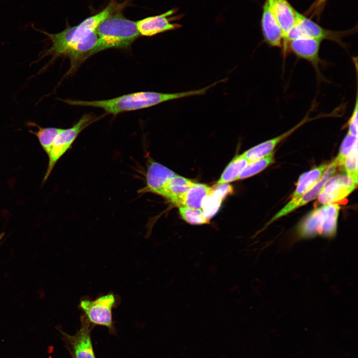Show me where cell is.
<instances>
[{
    "label": "cell",
    "instance_id": "cell-22",
    "mask_svg": "<svg viewBox=\"0 0 358 358\" xmlns=\"http://www.w3.org/2000/svg\"><path fill=\"white\" fill-rule=\"evenodd\" d=\"M248 163V161L242 154L236 156L227 165L220 179L217 182L216 186L227 184L237 180L239 175Z\"/></svg>",
    "mask_w": 358,
    "mask_h": 358
},
{
    "label": "cell",
    "instance_id": "cell-21",
    "mask_svg": "<svg viewBox=\"0 0 358 358\" xmlns=\"http://www.w3.org/2000/svg\"><path fill=\"white\" fill-rule=\"evenodd\" d=\"M27 124L28 126L37 127V131L29 130V132L37 138L41 147L48 155L56 136L62 128L54 127H42L33 122H28Z\"/></svg>",
    "mask_w": 358,
    "mask_h": 358
},
{
    "label": "cell",
    "instance_id": "cell-1",
    "mask_svg": "<svg viewBox=\"0 0 358 358\" xmlns=\"http://www.w3.org/2000/svg\"><path fill=\"white\" fill-rule=\"evenodd\" d=\"M213 87L212 84L200 89L176 93L140 91L104 100L85 101L68 99L61 100L71 105L100 108L107 113L116 115L122 112L149 108L176 99L203 95Z\"/></svg>",
    "mask_w": 358,
    "mask_h": 358
},
{
    "label": "cell",
    "instance_id": "cell-20",
    "mask_svg": "<svg viewBox=\"0 0 358 358\" xmlns=\"http://www.w3.org/2000/svg\"><path fill=\"white\" fill-rule=\"evenodd\" d=\"M211 189L205 184L194 183L184 195L181 206L201 209L203 201Z\"/></svg>",
    "mask_w": 358,
    "mask_h": 358
},
{
    "label": "cell",
    "instance_id": "cell-16",
    "mask_svg": "<svg viewBox=\"0 0 358 358\" xmlns=\"http://www.w3.org/2000/svg\"><path fill=\"white\" fill-rule=\"evenodd\" d=\"M267 0L280 26L283 39L296 24L298 11L287 0Z\"/></svg>",
    "mask_w": 358,
    "mask_h": 358
},
{
    "label": "cell",
    "instance_id": "cell-18",
    "mask_svg": "<svg viewBox=\"0 0 358 358\" xmlns=\"http://www.w3.org/2000/svg\"><path fill=\"white\" fill-rule=\"evenodd\" d=\"M232 191L231 185L224 184L212 188L204 199L201 209L204 217L209 221L218 211L225 197Z\"/></svg>",
    "mask_w": 358,
    "mask_h": 358
},
{
    "label": "cell",
    "instance_id": "cell-5",
    "mask_svg": "<svg viewBox=\"0 0 358 358\" xmlns=\"http://www.w3.org/2000/svg\"><path fill=\"white\" fill-rule=\"evenodd\" d=\"M103 115L96 116L92 113H87L83 115L71 127L62 129L56 136L47 155L48 164L43 179V184L47 180L58 161L71 148L80 133L91 124L103 117Z\"/></svg>",
    "mask_w": 358,
    "mask_h": 358
},
{
    "label": "cell",
    "instance_id": "cell-14",
    "mask_svg": "<svg viewBox=\"0 0 358 358\" xmlns=\"http://www.w3.org/2000/svg\"><path fill=\"white\" fill-rule=\"evenodd\" d=\"M177 174L166 166L155 161H150L146 174V186L139 193L153 192L160 195L169 180Z\"/></svg>",
    "mask_w": 358,
    "mask_h": 358
},
{
    "label": "cell",
    "instance_id": "cell-12",
    "mask_svg": "<svg viewBox=\"0 0 358 358\" xmlns=\"http://www.w3.org/2000/svg\"><path fill=\"white\" fill-rule=\"evenodd\" d=\"M338 168L333 160L329 164L323 176L317 183L310 190L301 196L294 199H291L281 209L277 212L266 224L265 227L270 225L273 222L283 217L296 209L307 204L316 199L318 196L324 184L336 173Z\"/></svg>",
    "mask_w": 358,
    "mask_h": 358
},
{
    "label": "cell",
    "instance_id": "cell-28",
    "mask_svg": "<svg viewBox=\"0 0 358 358\" xmlns=\"http://www.w3.org/2000/svg\"><path fill=\"white\" fill-rule=\"evenodd\" d=\"M326 0H317L316 1L315 4H313V6L314 7L315 6V7H318V6L323 4V3L324 2H325Z\"/></svg>",
    "mask_w": 358,
    "mask_h": 358
},
{
    "label": "cell",
    "instance_id": "cell-26",
    "mask_svg": "<svg viewBox=\"0 0 358 358\" xmlns=\"http://www.w3.org/2000/svg\"><path fill=\"white\" fill-rule=\"evenodd\" d=\"M346 175L357 184L358 183V143H357L346 158L342 166Z\"/></svg>",
    "mask_w": 358,
    "mask_h": 358
},
{
    "label": "cell",
    "instance_id": "cell-2",
    "mask_svg": "<svg viewBox=\"0 0 358 358\" xmlns=\"http://www.w3.org/2000/svg\"><path fill=\"white\" fill-rule=\"evenodd\" d=\"M117 9L116 3L111 0L108 4L101 11L87 17L77 25L70 26L57 33H49L37 30L45 34L51 41V46L41 52L37 60H41L46 56H52L50 62L43 68L41 71L46 68L50 63L58 57H63L64 53L71 47L84 39L93 32L100 23Z\"/></svg>",
    "mask_w": 358,
    "mask_h": 358
},
{
    "label": "cell",
    "instance_id": "cell-6",
    "mask_svg": "<svg viewBox=\"0 0 358 358\" xmlns=\"http://www.w3.org/2000/svg\"><path fill=\"white\" fill-rule=\"evenodd\" d=\"M116 303L115 296L109 293L94 300L83 299L80 301L79 307L91 324L105 327L111 333H114L112 310Z\"/></svg>",
    "mask_w": 358,
    "mask_h": 358
},
{
    "label": "cell",
    "instance_id": "cell-27",
    "mask_svg": "<svg viewBox=\"0 0 358 358\" xmlns=\"http://www.w3.org/2000/svg\"><path fill=\"white\" fill-rule=\"evenodd\" d=\"M358 92H357L356 102L352 115L348 122V133L358 136Z\"/></svg>",
    "mask_w": 358,
    "mask_h": 358
},
{
    "label": "cell",
    "instance_id": "cell-13",
    "mask_svg": "<svg viewBox=\"0 0 358 358\" xmlns=\"http://www.w3.org/2000/svg\"><path fill=\"white\" fill-rule=\"evenodd\" d=\"M311 110L308 112L304 117L298 123L289 130L278 136L250 148L243 153L242 155L246 159L248 163L258 160L272 152L278 144L306 123L315 119L328 116V114L322 113L318 115L315 117L310 118L309 115Z\"/></svg>",
    "mask_w": 358,
    "mask_h": 358
},
{
    "label": "cell",
    "instance_id": "cell-15",
    "mask_svg": "<svg viewBox=\"0 0 358 358\" xmlns=\"http://www.w3.org/2000/svg\"><path fill=\"white\" fill-rule=\"evenodd\" d=\"M261 28L266 43L270 47L281 48L282 32L267 0L263 7Z\"/></svg>",
    "mask_w": 358,
    "mask_h": 358
},
{
    "label": "cell",
    "instance_id": "cell-4",
    "mask_svg": "<svg viewBox=\"0 0 358 358\" xmlns=\"http://www.w3.org/2000/svg\"><path fill=\"white\" fill-rule=\"evenodd\" d=\"M341 209L337 204H325L311 211L297 227L300 238L309 239L320 236L333 237L337 230L338 219Z\"/></svg>",
    "mask_w": 358,
    "mask_h": 358
},
{
    "label": "cell",
    "instance_id": "cell-7",
    "mask_svg": "<svg viewBox=\"0 0 358 358\" xmlns=\"http://www.w3.org/2000/svg\"><path fill=\"white\" fill-rule=\"evenodd\" d=\"M349 33L350 31H334L326 29L298 12L296 23L283 38L282 43L290 40L305 37L321 41L323 40L333 41L344 46L342 39Z\"/></svg>",
    "mask_w": 358,
    "mask_h": 358
},
{
    "label": "cell",
    "instance_id": "cell-29",
    "mask_svg": "<svg viewBox=\"0 0 358 358\" xmlns=\"http://www.w3.org/2000/svg\"><path fill=\"white\" fill-rule=\"evenodd\" d=\"M4 236V233H0V245L1 243V240Z\"/></svg>",
    "mask_w": 358,
    "mask_h": 358
},
{
    "label": "cell",
    "instance_id": "cell-9",
    "mask_svg": "<svg viewBox=\"0 0 358 358\" xmlns=\"http://www.w3.org/2000/svg\"><path fill=\"white\" fill-rule=\"evenodd\" d=\"M178 10V8H174L162 14L136 21L140 35L151 37L180 28L182 25L174 22L182 16V14H177Z\"/></svg>",
    "mask_w": 358,
    "mask_h": 358
},
{
    "label": "cell",
    "instance_id": "cell-23",
    "mask_svg": "<svg viewBox=\"0 0 358 358\" xmlns=\"http://www.w3.org/2000/svg\"><path fill=\"white\" fill-rule=\"evenodd\" d=\"M274 162V152L254 162L248 163L239 175L237 179H244L261 172Z\"/></svg>",
    "mask_w": 358,
    "mask_h": 358
},
{
    "label": "cell",
    "instance_id": "cell-19",
    "mask_svg": "<svg viewBox=\"0 0 358 358\" xmlns=\"http://www.w3.org/2000/svg\"><path fill=\"white\" fill-rule=\"evenodd\" d=\"M329 164H322L302 174L298 180L291 199L297 198L312 188L323 176Z\"/></svg>",
    "mask_w": 358,
    "mask_h": 358
},
{
    "label": "cell",
    "instance_id": "cell-10",
    "mask_svg": "<svg viewBox=\"0 0 358 358\" xmlns=\"http://www.w3.org/2000/svg\"><path fill=\"white\" fill-rule=\"evenodd\" d=\"M92 326L86 317H81V327L74 335L63 332L72 358H95L91 338Z\"/></svg>",
    "mask_w": 358,
    "mask_h": 358
},
{
    "label": "cell",
    "instance_id": "cell-17",
    "mask_svg": "<svg viewBox=\"0 0 358 358\" xmlns=\"http://www.w3.org/2000/svg\"><path fill=\"white\" fill-rule=\"evenodd\" d=\"M194 183L191 180L177 175L169 180L160 195L178 206H181L184 195Z\"/></svg>",
    "mask_w": 358,
    "mask_h": 358
},
{
    "label": "cell",
    "instance_id": "cell-24",
    "mask_svg": "<svg viewBox=\"0 0 358 358\" xmlns=\"http://www.w3.org/2000/svg\"><path fill=\"white\" fill-rule=\"evenodd\" d=\"M179 212L182 219L190 224L202 225L209 222V221L204 217L201 209L180 206Z\"/></svg>",
    "mask_w": 358,
    "mask_h": 358
},
{
    "label": "cell",
    "instance_id": "cell-11",
    "mask_svg": "<svg viewBox=\"0 0 358 358\" xmlns=\"http://www.w3.org/2000/svg\"><path fill=\"white\" fill-rule=\"evenodd\" d=\"M357 184L347 175L333 176L323 185L317 197L321 204L334 203L346 198Z\"/></svg>",
    "mask_w": 358,
    "mask_h": 358
},
{
    "label": "cell",
    "instance_id": "cell-25",
    "mask_svg": "<svg viewBox=\"0 0 358 358\" xmlns=\"http://www.w3.org/2000/svg\"><path fill=\"white\" fill-rule=\"evenodd\" d=\"M357 143L358 136H354L348 133L342 142L338 156L334 160L338 167L343 166L346 158Z\"/></svg>",
    "mask_w": 358,
    "mask_h": 358
},
{
    "label": "cell",
    "instance_id": "cell-8",
    "mask_svg": "<svg viewBox=\"0 0 358 358\" xmlns=\"http://www.w3.org/2000/svg\"><path fill=\"white\" fill-rule=\"evenodd\" d=\"M321 41L311 38H299L287 41L282 44V53L285 57L289 53L298 58L309 62L314 68L318 79L322 78L320 66L322 60L319 56Z\"/></svg>",
    "mask_w": 358,
    "mask_h": 358
},
{
    "label": "cell",
    "instance_id": "cell-3",
    "mask_svg": "<svg viewBox=\"0 0 358 358\" xmlns=\"http://www.w3.org/2000/svg\"><path fill=\"white\" fill-rule=\"evenodd\" d=\"M122 9L112 13L96 28L98 41L95 54L110 48L127 49L140 36L136 21L126 18Z\"/></svg>",
    "mask_w": 358,
    "mask_h": 358
}]
</instances>
